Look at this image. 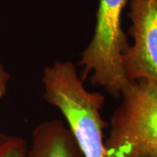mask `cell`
Here are the masks:
<instances>
[{
	"label": "cell",
	"mask_w": 157,
	"mask_h": 157,
	"mask_svg": "<svg viewBox=\"0 0 157 157\" xmlns=\"http://www.w3.org/2000/svg\"><path fill=\"white\" fill-rule=\"evenodd\" d=\"M128 2L99 1L93 38L78 64L82 67L79 74L82 81L90 76L92 84L101 86L116 99L129 82L123 66V54L129 43L121 25V15Z\"/></svg>",
	"instance_id": "obj_3"
},
{
	"label": "cell",
	"mask_w": 157,
	"mask_h": 157,
	"mask_svg": "<svg viewBox=\"0 0 157 157\" xmlns=\"http://www.w3.org/2000/svg\"><path fill=\"white\" fill-rule=\"evenodd\" d=\"M28 146L21 137L0 133V157H27Z\"/></svg>",
	"instance_id": "obj_6"
},
{
	"label": "cell",
	"mask_w": 157,
	"mask_h": 157,
	"mask_svg": "<svg viewBox=\"0 0 157 157\" xmlns=\"http://www.w3.org/2000/svg\"><path fill=\"white\" fill-rule=\"evenodd\" d=\"M111 118L108 157H157V81H130Z\"/></svg>",
	"instance_id": "obj_2"
},
{
	"label": "cell",
	"mask_w": 157,
	"mask_h": 157,
	"mask_svg": "<svg viewBox=\"0 0 157 157\" xmlns=\"http://www.w3.org/2000/svg\"><path fill=\"white\" fill-rule=\"evenodd\" d=\"M42 81L44 100L60 110L83 157H108L103 133L108 124L101 114L104 95L85 88L71 61L46 67Z\"/></svg>",
	"instance_id": "obj_1"
},
{
	"label": "cell",
	"mask_w": 157,
	"mask_h": 157,
	"mask_svg": "<svg viewBox=\"0 0 157 157\" xmlns=\"http://www.w3.org/2000/svg\"><path fill=\"white\" fill-rule=\"evenodd\" d=\"M10 78H11L10 74L6 72V69L0 63V99L3 98L6 94Z\"/></svg>",
	"instance_id": "obj_7"
},
{
	"label": "cell",
	"mask_w": 157,
	"mask_h": 157,
	"mask_svg": "<svg viewBox=\"0 0 157 157\" xmlns=\"http://www.w3.org/2000/svg\"><path fill=\"white\" fill-rule=\"evenodd\" d=\"M27 157H83V155L69 128L54 119L34 128Z\"/></svg>",
	"instance_id": "obj_5"
},
{
	"label": "cell",
	"mask_w": 157,
	"mask_h": 157,
	"mask_svg": "<svg viewBox=\"0 0 157 157\" xmlns=\"http://www.w3.org/2000/svg\"><path fill=\"white\" fill-rule=\"evenodd\" d=\"M128 34L133 45L123 54L129 82L142 78L157 81V0H130Z\"/></svg>",
	"instance_id": "obj_4"
}]
</instances>
